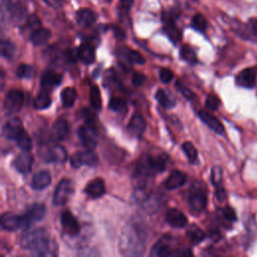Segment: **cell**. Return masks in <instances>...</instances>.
<instances>
[{
  "label": "cell",
  "instance_id": "cell-1",
  "mask_svg": "<svg viewBox=\"0 0 257 257\" xmlns=\"http://www.w3.org/2000/svg\"><path fill=\"white\" fill-rule=\"evenodd\" d=\"M21 246L25 250L33 251L37 255L45 256L52 253L49 252L50 243L44 229H34L28 232H24L20 240Z\"/></svg>",
  "mask_w": 257,
  "mask_h": 257
},
{
  "label": "cell",
  "instance_id": "cell-2",
  "mask_svg": "<svg viewBox=\"0 0 257 257\" xmlns=\"http://www.w3.org/2000/svg\"><path fill=\"white\" fill-rule=\"evenodd\" d=\"M120 248L125 255L142 254L145 248L142 234L136 228L127 226L121 234Z\"/></svg>",
  "mask_w": 257,
  "mask_h": 257
},
{
  "label": "cell",
  "instance_id": "cell-3",
  "mask_svg": "<svg viewBox=\"0 0 257 257\" xmlns=\"http://www.w3.org/2000/svg\"><path fill=\"white\" fill-rule=\"evenodd\" d=\"M73 193V184L69 179H62L56 186L52 202L54 205L65 204Z\"/></svg>",
  "mask_w": 257,
  "mask_h": 257
},
{
  "label": "cell",
  "instance_id": "cell-4",
  "mask_svg": "<svg viewBox=\"0 0 257 257\" xmlns=\"http://www.w3.org/2000/svg\"><path fill=\"white\" fill-rule=\"evenodd\" d=\"M3 6L9 13L10 17L15 21L25 19L27 6L25 0H1Z\"/></svg>",
  "mask_w": 257,
  "mask_h": 257
},
{
  "label": "cell",
  "instance_id": "cell-5",
  "mask_svg": "<svg viewBox=\"0 0 257 257\" xmlns=\"http://www.w3.org/2000/svg\"><path fill=\"white\" fill-rule=\"evenodd\" d=\"M23 92L17 89H11L7 92L4 99V109L8 114H14L19 111L23 103Z\"/></svg>",
  "mask_w": 257,
  "mask_h": 257
},
{
  "label": "cell",
  "instance_id": "cell-6",
  "mask_svg": "<svg viewBox=\"0 0 257 257\" xmlns=\"http://www.w3.org/2000/svg\"><path fill=\"white\" fill-rule=\"evenodd\" d=\"M46 212V208L43 204L35 203L31 205L26 213L21 215V221H22V228L29 227L33 222L40 221L43 219Z\"/></svg>",
  "mask_w": 257,
  "mask_h": 257
},
{
  "label": "cell",
  "instance_id": "cell-7",
  "mask_svg": "<svg viewBox=\"0 0 257 257\" xmlns=\"http://www.w3.org/2000/svg\"><path fill=\"white\" fill-rule=\"evenodd\" d=\"M78 137L83 147L88 150H93L97 146V134L93 125L85 123L79 126Z\"/></svg>",
  "mask_w": 257,
  "mask_h": 257
},
{
  "label": "cell",
  "instance_id": "cell-8",
  "mask_svg": "<svg viewBox=\"0 0 257 257\" xmlns=\"http://www.w3.org/2000/svg\"><path fill=\"white\" fill-rule=\"evenodd\" d=\"M97 163V156L93 150H86L85 152H76L70 157V165L73 168H79L83 165L93 166Z\"/></svg>",
  "mask_w": 257,
  "mask_h": 257
},
{
  "label": "cell",
  "instance_id": "cell-9",
  "mask_svg": "<svg viewBox=\"0 0 257 257\" xmlns=\"http://www.w3.org/2000/svg\"><path fill=\"white\" fill-rule=\"evenodd\" d=\"M189 205L192 211L196 213L202 212L207 205L206 193L199 187H196L189 196Z\"/></svg>",
  "mask_w": 257,
  "mask_h": 257
},
{
  "label": "cell",
  "instance_id": "cell-10",
  "mask_svg": "<svg viewBox=\"0 0 257 257\" xmlns=\"http://www.w3.org/2000/svg\"><path fill=\"white\" fill-rule=\"evenodd\" d=\"M257 82V70L254 67H247L239 72L236 83L245 88H253Z\"/></svg>",
  "mask_w": 257,
  "mask_h": 257
},
{
  "label": "cell",
  "instance_id": "cell-11",
  "mask_svg": "<svg viewBox=\"0 0 257 257\" xmlns=\"http://www.w3.org/2000/svg\"><path fill=\"white\" fill-rule=\"evenodd\" d=\"M22 122L18 117L8 119L2 127V136L8 140H16L22 133Z\"/></svg>",
  "mask_w": 257,
  "mask_h": 257
},
{
  "label": "cell",
  "instance_id": "cell-12",
  "mask_svg": "<svg viewBox=\"0 0 257 257\" xmlns=\"http://www.w3.org/2000/svg\"><path fill=\"white\" fill-rule=\"evenodd\" d=\"M42 158L47 163H64L67 159V153L66 150L59 145H55L51 148H48V150L43 153Z\"/></svg>",
  "mask_w": 257,
  "mask_h": 257
},
{
  "label": "cell",
  "instance_id": "cell-13",
  "mask_svg": "<svg viewBox=\"0 0 257 257\" xmlns=\"http://www.w3.org/2000/svg\"><path fill=\"white\" fill-rule=\"evenodd\" d=\"M163 30L165 34L170 38V40L174 43L179 42L182 39V33L180 29L175 24L174 18L171 16V14L164 15V27Z\"/></svg>",
  "mask_w": 257,
  "mask_h": 257
},
{
  "label": "cell",
  "instance_id": "cell-14",
  "mask_svg": "<svg viewBox=\"0 0 257 257\" xmlns=\"http://www.w3.org/2000/svg\"><path fill=\"white\" fill-rule=\"evenodd\" d=\"M199 117L201 118V120L208 125L213 132H215L216 134L222 135L224 134V126L222 124V122L211 112L207 111V110H200L198 112Z\"/></svg>",
  "mask_w": 257,
  "mask_h": 257
},
{
  "label": "cell",
  "instance_id": "cell-15",
  "mask_svg": "<svg viewBox=\"0 0 257 257\" xmlns=\"http://www.w3.org/2000/svg\"><path fill=\"white\" fill-rule=\"evenodd\" d=\"M32 164L33 158L26 151H22V153H20L13 162L14 168L21 174H27L28 172H30Z\"/></svg>",
  "mask_w": 257,
  "mask_h": 257
},
{
  "label": "cell",
  "instance_id": "cell-16",
  "mask_svg": "<svg viewBox=\"0 0 257 257\" xmlns=\"http://www.w3.org/2000/svg\"><path fill=\"white\" fill-rule=\"evenodd\" d=\"M96 14L90 8H80L75 14L76 22L79 26L87 28L90 27L96 21Z\"/></svg>",
  "mask_w": 257,
  "mask_h": 257
},
{
  "label": "cell",
  "instance_id": "cell-17",
  "mask_svg": "<svg viewBox=\"0 0 257 257\" xmlns=\"http://www.w3.org/2000/svg\"><path fill=\"white\" fill-rule=\"evenodd\" d=\"M61 225H62V228L65 231V233L70 236H75L79 232V225H78L77 220L68 211H66L62 214Z\"/></svg>",
  "mask_w": 257,
  "mask_h": 257
},
{
  "label": "cell",
  "instance_id": "cell-18",
  "mask_svg": "<svg viewBox=\"0 0 257 257\" xmlns=\"http://www.w3.org/2000/svg\"><path fill=\"white\" fill-rule=\"evenodd\" d=\"M1 226L4 230L15 231L19 228H22L21 216H17L13 213L6 212L1 215Z\"/></svg>",
  "mask_w": 257,
  "mask_h": 257
},
{
  "label": "cell",
  "instance_id": "cell-19",
  "mask_svg": "<svg viewBox=\"0 0 257 257\" xmlns=\"http://www.w3.org/2000/svg\"><path fill=\"white\" fill-rule=\"evenodd\" d=\"M84 192L89 197L94 198V199L101 197L104 194V192H105V186H104L103 180L100 179V178H96V179L91 180L85 186Z\"/></svg>",
  "mask_w": 257,
  "mask_h": 257
},
{
  "label": "cell",
  "instance_id": "cell-20",
  "mask_svg": "<svg viewBox=\"0 0 257 257\" xmlns=\"http://www.w3.org/2000/svg\"><path fill=\"white\" fill-rule=\"evenodd\" d=\"M167 222L175 228H183L187 225L188 220L187 217L178 209H170L167 213V217H166Z\"/></svg>",
  "mask_w": 257,
  "mask_h": 257
},
{
  "label": "cell",
  "instance_id": "cell-21",
  "mask_svg": "<svg viewBox=\"0 0 257 257\" xmlns=\"http://www.w3.org/2000/svg\"><path fill=\"white\" fill-rule=\"evenodd\" d=\"M51 183L50 173L46 170L35 173L31 180V187L34 190H43Z\"/></svg>",
  "mask_w": 257,
  "mask_h": 257
},
{
  "label": "cell",
  "instance_id": "cell-22",
  "mask_svg": "<svg viewBox=\"0 0 257 257\" xmlns=\"http://www.w3.org/2000/svg\"><path fill=\"white\" fill-rule=\"evenodd\" d=\"M187 176L178 170H173L165 182V187L168 190H175L185 184Z\"/></svg>",
  "mask_w": 257,
  "mask_h": 257
},
{
  "label": "cell",
  "instance_id": "cell-23",
  "mask_svg": "<svg viewBox=\"0 0 257 257\" xmlns=\"http://www.w3.org/2000/svg\"><path fill=\"white\" fill-rule=\"evenodd\" d=\"M146 127H147L146 120L141 114L133 115V117L131 118V121L127 125V128L130 131V133L133 134L134 136H137V137L143 136V134L146 131Z\"/></svg>",
  "mask_w": 257,
  "mask_h": 257
},
{
  "label": "cell",
  "instance_id": "cell-24",
  "mask_svg": "<svg viewBox=\"0 0 257 257\" xmlns=\"http://www.w3.org/2000/svg\"><path fill=\"white\" fill-rule=\"evenodd\" d=\"M78 58L85 64H91L95 60L94 47L89 43H82L78 48Z\"/></svg>",
  "mask_w": 257,
  "mask_h": 257
},
{
  "label": "cell",
  "instance_id": "cell-25",
  "mask_svg": "<svg viewBox=\"0 0 257 257\" xmlns=\"http://www.w3.org/2000/svg\"><path fill=\"white\" fill-rule=\"evenodd\" d=\"M62 80V75L53 71H46L43 73L41 80H40V85L43 89L46 88H51L53 86L58 85Z\"/></svg>",
  "mask_w": 257,
  "mask_h": 257
},
{
  "label": "cell",
  "instance_id": "cell-26",
  "mask_svg": "<svg viewBox=\"0 0 257 257\" xmlns=\"http://www.w3.org/2000/svg\"><path fill=\"white\" fill-rule=\"evenodd\" d=\"M50 36H51V32L49 29L39 27L32 31L30 35V40L34 45L39 46V45L45 44L49 40Z\"/></svg>",
  "mask_w": 257,
  "mask_h": 257
},
{
  "label": "cell",
  "instance_id": "cell-27",
  "mask_svg": "<svg viewBox=\"0 0 257 257\" xmlns=\"http://www.w3.org/2000/svg\"><path fill=\"white\" fill-rule=\"evenodd\" d=\"M52 133L53 136L58 141H62L66 139L68 136V124L65 119H57L52 125Z\"/></svg>",
  "mask_w": 257,
  "mask_h": 257
},
{
  "label": "cell",
  "instance_id": "cell-28",
  "mask_svg": "<svg viewBox=\"0 0 257 257\" xmlns=\"http://www.w3.org/2000/svg\"><path fill=\"white\" fill-rule=\"evenodd\" d=\"M151 255H153V256H173V255H175V253L172 252V249L167 242L160 240L152 247Z\"/></svg>",
  "mask_w": 257,
  "mask_h": 257
},
{
  "label": "cell",
  "instance_id": "cell-29",
  "mask_svg": "<svg viewBox=\"0 0 257 257\" xmlns=\"http://www.w3.org/2000/svg\"><path fill=\"white\" fill-rule=\"evenodd\" d=\"M156 99L165 108H171L176 103L174 96L170 92H167L166 90H163V89H159L156 92Z\"/></svg>",
  "mask_w": 257,
  "mask_h": 257
},
{
  "label": "cell",
  "instance_id": "cell-30",
  "mask_svg": "<svg viewBox=\"0 0 257 257\" xmlns=\"http://www.w3.org/2000/svg\"><path fill=\"white\" fill-rule=\"evenodd\" d=\"M61 101H62V104L66 107H69V106H72L75 99H76V96H77V92L75 90L74 87H66L64 88L62 91H61Z\"/></svg>",
  "mask_w": 257,
  "mask_h": 257
},
{
  "label": "cell",
  "instance_id": "cell-31",
  "mask_svg": "<svg viewBox=\"0 0 257 257\" xmlns=\"http://www.w3.org/2000/svg\"><path fill=\"white\" fill-rule=\"evenodd\" d=\"M34 107L37 109H44L47 108L50 103H51V99L50 96L48 94V92L45 89H42L34 98Z\"/></svg>",
  "mask_w": 257,
  "mask_h": 257
},
{
  "label": "cell",
  "instance_id": "cell-32",
  "mask_svg": "<svg viewBox=\"0 0 257 257\" xmlns=\"http://www.w3.org/2000/svg\"><path fill=\"white\" fill-rule=\"evenodd\" d=\"M122 55L132 63H136V64H144L146 62V59L143 57V55L137 51V50H133L131 48H124L122 50Z\"/></svg>",
  "mask_w": 257,
  "mask_h": 257
},
{
  "label": "cell",
  "instance_id": "cell-33",
  "mask_svg": "<svg viewBox=\"0 0 257 257\" xmlns=\"http://www.w3.org/2000/svg\"><path fill=\"white\" fill-rule=\"evenodd\" d=\"M89 102L91 106L95 109L101 107V95L97 85H91L89 89Z\"/></svg>",
  "mask_w": 257,
  "mask_h": 257
},
{
  "label": "cell",
  "instance_id": "cell-34",
  "mask_svg": "<svg viewBox=\"0 0 257 257\" xmlns=\"http://www.w3.org/2000/svg\"><path fill=\"white\" fill-rule=\"evenodd\" d=\"M192 27L199 32H205L208 27V22L205 16L201 13H196L192 18Z\"/></svg>",
  "mask_w": 257,
  "mask_h": 257
},
{
  "label": "cell",
  "instance_id": "cell-35",
  "mask_svg": "<svg viewBox=\"0 0 257 257\" xmlns=\"http://www.w3.org/2000/svg\"><path fill=\"white\" fill-rule=\"evenodd\" d=\"M16 52V47L14 45L13 42H11L8 39L2 40L1 42V54L3 57H5L6 59H10L14 56Z\"/></svg>",
  "mask_w": 257,
  "mask_h": 257
},
{
  "label": "cell",
  "instance_id": "cell-36",
  "mask_svg": "<svg viewBox=\"0 0 257 257\" xmlns=\"http://www.w3.org/2000/svg\"><path fill=\"white\" fill-rule=\"evenodd\" d=\"M180 54H181V57L191 63V64H194L197 62V56H196V53L195 51L193 50V48L189 45H183L181 50H180Z\"/></svg>",
  "mask_w": 257,
  "mask_h": 257
},
{
  "label": "cell",
  "instance_id": "cell-37",
  "mask_svg": "<svg viewBox=\"0 0 257 257\" xmlns=\"http://www.w3.org/2000/svg\"><path fill=\"white\" fill-rule=\"evenodd\" d=\"M34 73H35L34 67L32 65L24 64V63L20 64L16 70V74L20 78H31L34 76Z\"/></svg>",
  "mask_w": 257,
  "mask_h": 257
},
{
  "label": "cell",
  "instance_id": "cell-38",
  "mask_svg": "<svg viewBox=\"0 0 257 257\" xmlns=\"http://www.w3.org/2000/svg\"><path fill=\"white\" fill-rule=\"evenodd\" d=\"M17 141V145L18 147L22 150V151H26L29 152L31 150L32 147V143H31V139L28 136V134L25 131H22V133L18 136V138L16 139Z\"/></svg>",
  "mask_w": 257,
  "mask_h": 257
},
{
  "label": "cell",
  "instance_id": "cell-39",
  "mask_svg": "<svg viewBox=\"0 0 257 257\" xmlns=\"http://www.w3.org/2000/svg\"><path fill=\"white\" fill-rule=\"evenodd\" d=\"M109 108L116 112H123L126 110L127 103L123 98L120 97H112L108 104Z\"/></svg>",
  "mask_w": 257,
  "mask_h": 257
},
{
  "label": "cell",
  "instance_id": "cell-40",
  "mask_svg": "<svg viewBox=\"0 0 257 257\" xmlns=\"http://www.w3.org/2000/svg\"><path fill=\"white\" fill-rule=\"evenodd\" d=\"M182 149L185 153V155L187 156V158L189 159L190 162L194 163L196 160H197V157H198V152L196 150V148L194 147V145L190 142H185L183 145H182Z\"/></svg>",
  "mask_w": 257,
  "mask_h": 257
},
{
  "label": "cell",
  "instance_id": "cell-41",
  "mask_svg": "<svg viewBox=\"0 0 257 257\" xmlns=\"http://www.w3.org/2000/svg\"><path fill=\"white\" fill-rule=\"evenodd\" d=\"M188 235L191 239V241L195 244L202 242L205 239V233L198 227L193 226L188 230Z\"/></svg>",
  "mask_w": 257,
  "mask_h": 257
},
{
  "label": "cell",
  "instance_id": "cell-42",
  "mask_svg": "<svg viewBox=\"0 0 257 257\" xmlns=\"http://www.w3.org/2000/svg\"><path fill=\"white\" fill-rule=\"evenodd\" d=\"M176 87H177V89L179 90V92H180L184 97H186L187 99H189V100L195 99V97H196L195 93H194L190 88H188L185 84H183L181 81H177V82H176Z\"/></svg>",
  "mask_w": 257,
  "mask_h": 257
},
{
  "label": "cell",
  "instance_id": "cell-43",
  "mask_svg": "<svg viewBox=\"0 0 257 257\" xmlns=\"http://www.w3.org/2000/svg\"><path fill=\"white\" fill-rule=\"evenodd\" d=\"M220 99L218 96L214 95V94H211L209 95L207 98H206V101H205V106L207 109L211 110V111H215L219 108L220 106Z\"/></svg>",
  "mask_w": 257,
  "mask_h": 257
},
{
  "label": "cell",
  "instance_id": "cell-44",
  "mask_svg": "<svg viewBox=\"0 0 257 257\" xmlns=\"http://www.w3.org/2000/svg\"><path fill=\"white\" fill-rule=\"evenodd\" d=\"M222 169L221 167H214L211 171V181L213 183V185L217 188L221 186L222 183Z\"/></svg>",
  "mask_w": 257,
  "mask_h": 257
},
{
  "label": "cell",
  "instance_id": "cell-45",
  "mask_svg": "<svg viewBox=\"0 0 257 257\" xmlns=\"http://www.w3.org/2000/svg\"><path fill=\"white\" fill-rule=\"evenodd\" d=\"M25 20H26V26L28 28L32 29V30H35V29L39 28L40 25H41V22H40L39 18L36 15H34V14L28 16Z\"/></svg>",
  "mask_w": 257,
  "mask_h": 257
},
{
  "label": "cell",
  "instance_id": "cell-46",
  "mask_svg": "<svg viewBox=\"0 0 257 257\" xmlns=\"http://www.w3.org/2000/svg\"><path fill=\"white\" fill-rule=\"evenodd\" d=\"M159 76H160V79L162 82L164 83H169L173 77H174V73L171 69L169 68H162L159 72Z\"/></svg>",
  "mask_w": 257,
  "mask_h": 257
},
{
  "label": "cell",
  "instance_id": "cell-47",
  "mask_svg": "<svg viewBox=\"0 0 257 257\" xmlns=\"http://www.w3.org/2000/svg\"><path fill=\"white\" fill-rule=\"evenodd\" d=\"M222 214H223V217L229 222H235L237 220L236 212L231 207H225L222 211Z\"/></svg>",
  "mask_w": 257,
  "mask_h": 257
},
{
  "label": "cell",
  "instance_id": "cell-48",
  "mask_svg": "<svg viewBox=\"0 0 257 257\" xmlns=\"http://www.w3.org/2000/svg\"><path fill=\"white\" fill-rule=\"evenodd\" d=\"M82 115H83V117L85 119V123H88V124L94 126V124H95V116L93 115V113L89 109L84 108L82 110Z\"/></svg>",
  "mask_w": 257,
  "mask_h": 257
},
{
  "label": "cell",
  "instance_id": "cell-49",
  "mask_svg": "<svg viewBox=\"0 0 257 257\" xmlns=\"http://www.w3.org/2000/svg\"><path fill=\"white\" fill-rule=\"evenodd\" d=\"M134 1L133 0H119V7H120V11L121 13H127L131 9V7L133 6Z\"/></svg>",
  "mask_w": 257,
  "mask_h": 257
},
{
  "label": "cell",
  "instance_id": "cell-50",
  "mask_svg": "<svg viewBox=\"0 0 257 257\" xmlns=\"http://www.w3.org/2000/svg\"><path fill=\"white\" fill-rule=\"evenodd\" d=\"M145 80H146V76H145L144 74L138 73V72L135 73V74L133 75V78H132V81H133L134 85H137V86L143 85L144 82H145Z\"/></svg>",
  "mask_w": 257,
  "mask_h": 257
},
{
  "label": "cell",
  "instance_id": "cell-51",
  "mask_svg": "<svg viewBox=\"0 0 257 257\" xmlns=\"http://www.w3.org/2000/svg\"><path fill=\"white\" fill-rule=\"evenodd\" d=\"M215 195H216V198H217V200L218 201H220V202H222V201H224L225 199H226V197H227V193H226V190L222 187V186H220V187H217V189H216V192H215Z\"/></svg>",
  "mask_w": 257,
  "mask_h": 257
},
{
  "label": "cell",
  "instance_id": "cell-52",
  "mask_svg": "<svg viewBox=\"0 0 257 257\" xmlns=\"http://www.w3.org/2000/svg\"><path fill=\"white\" fill-rule=\"evenodd\" d=\"M46 5H48L49 7H52V8H60L63 6L64 4V1L65 0H43Z\"/></svg>",
  "mask_w": 257,
  "mask_h": 257
},
{
  "label": "cell",
  "instance_id": "cell-53",
  "mask_svg": "<svg viewBox=\"0 0 257 257\" xmlns=\"http://www.w3.org/2000/svg\"><path fill=\"white\" fill-rule=\"evenodd\" d=\"M112 30H113L114 35H115L116 37H118V38H120V39L125 38V33H124V32H123V30H122V29H120L118 26H116V25H112Z\"/></svg>",
  "mask_w": 257,
  "mask_h": 257
},
{
  "label": "cell",
  "instance_id": "cell-54",
  "mask_svg": "<svg viewBox=\"0 0 257 257\" xmlns=\"http://www.w3.org/2000/svg\"><path fill=\"white\" fill-rule=\"evenodd\" d=\"M249 25H250V28H251V30H252L254 36L257 38V19H256V18L250 19Z\"/></svg>",
  "mask_w": 257,
  "mask_h": 257
},
{
  "label": "cell",
  "instance_id": "cell-55",
  "mask_svg": "<svg viewBox=\"0 0 257 257\" xmlns=\"http://www.w3.org/2000/svg\"><path fill=\"white\" fill-rule=\"evenodd\" d=\"M105 1H106V2H107V3H110V2H111V1H112V0H105Z\"/></svg>",
  "mask_w": 257,
  "mask_h": 257
}]
</instances>
